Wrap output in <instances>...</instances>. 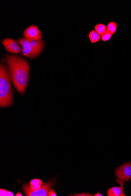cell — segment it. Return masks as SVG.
I'll use <instances>...</instances> for the list:
<instances>
[{
    "mask_svg": "<svg viewBox=\"0 0 131 196\" xmlns=\"http://www.w3.org/2000/svg\"><path fill=\"white\" fill-rule=\"evenodd\" d=\"M11 79L21 95L25 93L29 76L30 65L22 58L10 54L7 57Z\"/></svg>",
    "mask_w": 131,
    "mask_h": 196,
    "instance_id": "1",
    "label": "cell"
},
{
    "mask_svg": "<svg viewBox=\"0 0 131 196\" xmlns=\"http://www.w3.org/2000/svg\"><path fill=\"white\" fill-rule=\"evenodd\" d=\"M10 71L5 65L0 66V106L5 107L13 103V90L10 81Z\"/></svg>",
    "mask_w": 131,
    "mask_h": 196,
    "instance_id": "2",
    "label": "cell"
},
{
    "mask_svg": "<svg viewBox=\"0 0 131 196\" xmlns=\"http://www.w3.org/2000/svg\"><path fill=\"white\" fill-rule=\"evenodd\" d=\"M18 41L22 47L23 55L31 58H35L40 54L45 44L42 40L36 41L21 38Z\"/></svg>",
    "mask_w": 131,
    "mask_h": 196,
    "instance_id": "3",
    "label": "cell"
},
{
    "mask_svg": "<svg viewBox=\"0 0 131 196\" xmlns=\"http://www.w3.org/2000/svg\"><path fill=\"white\" fill-rule=\"evenodd\" d=\"M54 182L53 180L45 184L42 186L40 189L36 191H32L30 189L29 185L24 184L22 189L26 195L28 196H48L49 193L51 189L50 187L54 184Z\"/></svg>",
    "mask_w": 131,
    "mask_h": 196,
    "instance_id": "4",
    "label": "cell"
},
{
    "mask_svg": "<svg viewBox=\"0 0 131 196\" xmlns=\"http://www.w3.org/2000/svg\"><path fill=\"white\" fill-rule=\"evenodd\" d=\"M116 177L121 180L129 182L131 179V163L130 161L126 162L115 170Z\"/></svg>",
    "mask_w": 131,
    "mask_h": 196,
    "instance_id": "5",
    "label": "cell"
},
{
    "mask_svg": "<svg viewBox=\"0 0 131 196\" xmlns=\"http://www.w3.org/2000/svg\"><path fill=\"white\" fill-rule=\"evenodd\" d=\"M23 35L26 39L30 40L36 41L42 40L41 33L36 26L32 25L26 29L24 31Z\"/></svg>",
    "mask_w": 131,
    "mask_h": 196,
    "instance_id": "6",
    "label": "cell"
},
{
    "mask_svg": "<svg viewBox=\"0 0 131 196\" xmlns=\"http://www.w3.org/2000/svg\"><path fill=\"white\" fill-rule=\"evenodd\" d=\"M2 43L5 49L10 52L18 54L22 51V48L14 39L7 38L3 40Z\"/></svg>",
    "mask_w": 131,
    "mask_h": 196,
    "instance_id": "7",
    "label": "cell"
},
{
    "mask_svg": "<svg viewBox=\"0 0 131 196\" xmlns=\"http://www.w3.org/2000/svg\"><path fill=\"white\" fill-rule=\"evenodd\" d=\"M123 184L121 187H114L109 188L107 191L108 196H125L124 193Z\"/></svg>",
    "mask_w": 131,
    "mask_h": 196,
    "instance_id": "8",
    "label": "cell"
},
{
    "mask_svg": "<svg viewBox=\"0 0 131 196\" xmlns=\"http://www.w3.org/2000/svg\"><path fill=\"white\" fill-rule=\"evenodd\" d=\"M88 37L92 44L97 43L101 40V36H100L95 30H92L90 32Z\"/></svg>",
    "mask_w": 131,
    "mask_h": 196,
    "instance_id": "9",
    "label": "cell"
},
{
    "mask_svg": "<svg viewBox=\"0 0 131 196\" xmlns=\"http://www.w3.org/2000/svg\"><path fill=\"white\" fill-rule=\"evenodd\" d=\"M94 30L101 36L107 32V27L104 24H98L94 27Z\"/></svg>",
    "mask_w": 131,
    "mask_h": 196,
    "instance_id": "10",
    "label": "cell"
},
{
    "mask_svg": "<svg viewBox=\"0 0 131 196\" xmlns=\"http://www.w3.org/2000/svg\"><path fill=\"white\" fill-rule=\"evenodd\" d=\"M107 31L113 35L117 29V24L114 22H111L107 26Z\"/></svg>",
    "mask_w": 131,
    "mask_h": 196,
    "instance_id": "11",
    "label": "cell"
},
{
    "mask_svg": "<svg viewBox=\"0 0 131 196\" xmlns=\"http://www.w3.org/2000/svg\"><path fill=\"white\" fill-rule=\"evenodd\" d=\"M113 35L109 32H106L101 36V40L103 42H106L110 40Z\"/></svg>",
    "mask_w": 131,
    "mask_h": 196,
    "instance_id": "12",
    "label": "cell"
},
{
    "mask_svg": "<svg viewBox=\"0 0 131 196\" xmlns=\"http://www.w3.org/2000/svg\"><path fill=\"white\" fill-rule=\"evenodd\" d=\"M0 196H13L14 194L11 191L7 190L1 189L0 190Z\"/></svg>",
    "mask_w": 131,
    "mask_h": 196,
    "instance_id": "13",
    "label": "cell"
},
{
    "mask_svg": "<svg viewBox=\"0 0 131 196\" xmlns=\"http://www.w3.org/2000/svg\"><path fill=\"white\" fill-rule=\"evenodd\" d=\"M43 184V182L40 179H34L32 180L30 182V186H36V185H41Z\"/></svg>",
    "mask_w": 131,
    "mask_h": 196,
    "instance_id": "14",
    "label": "cell"
},
{
    "mask_svg": "<svg viewBox=\"0 0 131 196\" xmlns=\"http://www.w3.org/2000/svg\"><path fill=\"white\" fill-rule=\"evenodd\" d=\"M30 189L32 191H36L40 189L41 188L42 186L41 185H36V186H30L29 185Z\"/></svg>",
    "mask_w": 131,
    "mask_h": 196,
    "instance_id": "15",
    "label": "cell"
},
{
    "mask_svg": "<svg viewBox=\"0 0 131 196\" xmlns=\"http://www.w3.org/2000/svg\"><path fill=\"white\" fill-rule=\"evenodd\" d=\"M48 196H56L57 194H56L55 192L52 189L50 190Z\"/></svg>",
    "mask_w": 131,
    "mask_h": 196,
    "instance_id": "16",
    "label": "cell"
},
{
    "mask_svg": "<svg viewBox=\"0 0 131 196\" xmlns=\"http://www.w3.org/2000/svg\"><path fill=\"white\" fill-rule=\"evenodd\" d=\"M100 191H99V192L98 193H96V194H94V196H103V194H100Z\"/></svg>",
    "mask_w": 131,
    "mask_h": 196,
    "instance_id": "17",
    "label": "cell"
},
{
    "mask_svg": "<svg viewBox=\"0 0 131 196\" xmlns=\"http://www.w3.org/2000/svg\"><path fill=\"white\" fill-rule=\"evenodd\" d=\"M16 196H22L23 195H22V194H20V193L19 192H18L17 194H16Z\"/></svg>",
    "mask_w": 131,
    "mask_h": 196,
    "instance_id": "18",
    "label": "cell"
}]
</instances>
